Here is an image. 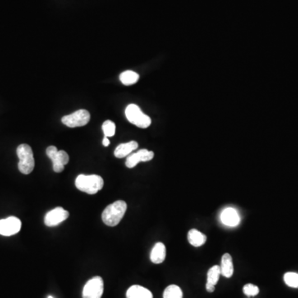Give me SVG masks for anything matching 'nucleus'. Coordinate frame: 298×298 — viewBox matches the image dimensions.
Listing matches in <instances>:
<instances>
[{"label": "nucleus", "instance_id": "obj_22", "mask_svg": "<svg viewBox=\"0 0 298 298\" xmlns=\"http://www.w3.org/2000/svg\"><path fill=\"white\" fill-rule=\"evenodd\" d=\"M243 291L247 296H255L259 293V288L254 284H246L243 288Z\"/></svg>", "mask_w": 298, "mask_h": 298}, {"label": "nucleus", "instance_id": "obj_17", "mask_svg": "<svg viewBox=\"0 0 298 298\" xmlns=\"http://www.w3.org/2000/svg\"><path fill=\"white\" fill-rule=\"evenodd\" d=\"M120 80L123 85L129 86V85H134L139 81V75L133 71H124L120 74Z\"/></svg>", "mask_w": 298, "mask_h": 298}, {"label": "nucleus", "instance_id": "obj_13", "mask_svg": "<svg viewBox=\"0 0 298 298\" xmlns=\"http://www.w3.org/2000/svg\"><path fill=\"white\" fill-rule=\"evenodd\" d=\"M139 147V143L136 141H130L129 143H121L115 148V157L117 158H123L130 155L132 152L136 150Z\"/></svg>", "mask_w": 298, "mask_h": 298}, {"label": "nucleus", "instance_id": "obj_16", "mask_svg": "<svg viewBox=\"0 0 298 298\" xmlns=\"http://www.w3.org/2000/svg\"><path fill=\"white\" fill-rule=\"evenodd\" d=\"M188 241L192 246H202L207 241V236L199 230L192 229L188 233Z\"/></svg>", "mask_w": 298, "mask_h": 298}, {"label": "nucleus", "instance_id": "obj_6", "mask_svg": "<svg viewBox=\"0 0 298 298\" xmlns=\"http://www.w3.org/2000/svg\"><path fill=\"white\" fill-rule=\"evenodd\" d=\"M90 120V114L86 110H79L61 119V122L70 128L82 127Z\"/></svg>", "mask_w": 298, "mask_h": 298}, {"label": "nucleus", "instance_id": "obj_19", "mask_svg": "<svg viewBox=\"0 0 298 298\" xmlns=\"http://www.w3.org/2000/svg\"><path fill=\"white\" fill-rule=\"evenodd\" d=\"M163 298H183V292L178 286L170 285L165 289Z\"/></svg>", "mask_w": 298, "mask_h": 298}, {"label": "nucleus", "instance_id": "obj_11", "mask_svg": "<svg viewBox=\"0 0 298 298\" xmlns=\"http://www.w3.org/2000/svg\"><path fill=\"white\" fill-rule=\"evenodd\" d=\"M221 221L225 226L235 227L240 223V216L236 210L228 207L221 212Z\"/></svg>", "mask_w": 298, "mask_h": 298}, {"label": "nucleus", "instance_id": "obj_20", "mask_svg": "<svg viewBox=\"0 0 298 298\" xmlns=\"http://www.w3.org/2000/svg\"><path fill=\"white\" fill-rule=\"evenodd\" d=\"M284 282L292 288H298V273L296 272H286L284 275Z\"/></svg>", "mask_w": 298, "mask_h": 298}, {"label": "nucleus", "instance_id": "obj_4", "mask_svg": "<svg viewBox=\"0 0 298 298\" xmlns=\"http://www.w3.org/2000/svg\"><path fill=\"white\" fill-rule=\"evenodd\" d=\"M125 115L129 122L141 129L149 127L152 123L151 118L143 113L141 109L134 104H130L126 107Z\"/></svg>", "mask_w": 298, "mask_h": 298}, {"label": "nucleus", "instance_id": "obj_14", "mask_svg": "<svg viewBox=\"0 0 298 298\" xmlns=\"http://www.w3.org/2000/svg\"><path fill=\"white\" fill-rule=\"evenodd\" d=\"M126 297L127 298H153V294L149 290L143 287V286H139V285H134L128 289L126 292Z\"/></svg>", "mask_w": 298, "mask_h": 298}, {"label": "nucleus", "instance_id": "obj_5", "mask_svg": "<svg viewBox=\"0 0 298 298\" xmlns=\"http://www.w3.org/2000/svg\"><path fill=\"white\" fill-rule=\"evenodd\" d=\"M47 155L52 160L53 163V170L55 172L60 173L63 171L66 166L69 162L68 154L65 151L57 150V148L55 146H50L47 148Z\"/></svg>", "mask_w": 298, "mask_h": 298}, {"label": "nucleus", "instance_id": "obj_2", "mask_svg": "<svg viewBox=\"0 0 298 298\" xmlns=\"http://www.w3.org/2000/svg\"><path fill=\"white\" fill-rule=\"evenodd\" d=\"M104 181L98 175H80L75 180L78 190L89 195H95L103 188Z\"/></svg>", "mask_w": 298, "mask_h": 298}, {"label": "nucleus", "instance_id": "obj_7", "mask_svg": "<svg viewBox=\"0 0 298 298\" xmlns=\"http://www.w3.org/2000/svg\"><path fill=\"white\" fill-rule=\"evenodd\" d=\"M104 291L103 280L94 277L89 280L83 289V298H101Z\"/></svg>", "mask_w": 298, "mask_h": 298}, {"label": "nucleus", "instance_id": "obj_1", "mask_svg": "<svg viewBox=\"0 0 298 298\" xmlns=\"http://www.w3.org/2000/svg\"><path fill=\"white\" fill-rule=\"evenodd\" d=\"M127 211V204L125 201L119 200L106 207L101 215L104 223L108 226H116L120 223L125 212Z\"/></svg>", "mask_w": 298, "mask_h": 298}, {"label": "nucleus", "instance_id": "obj_21", "mask_svg": "<svg viewBox=\"0 0 298 298\" xmlns=\"http://www.w3.org/2000/svg\"><path fill=\"white\" fill-rule=\"evenodd\" d=\"M102 130L106 137H113L115 134V124L111 120H106L102 125Z\"/></svg>", "mask_w": 298, "mask_h": 298}, {"label": "nucleus", "instance_id": "obj_15", "mask_svg": "<svg viewBox=\"0 0 298 298\" xmlns=\"http://www.w3.org/2000/svg\"><path fill=\"white\" fill-rule=\"evenodd\" d=\"M221 273L222 276L230 278L234 274V265L232 257L229 254H225L221 258Z\"/></svg>", "mask_w": 298, "mask_h": 298}, {"label": "nucleus", "instance_id": "obj_18", "mask_svg": "<svg viewBox=\"0 0 298 298\" xmlns=\"http://www.w3.org/2000/svg\"><path fill=\"white\" fill-rule=\"evenodd\" d=\"M221 275V268L217 265L213 266L212 268H210L209 271L207 272V284L216 286Z\"/></svg>", "mask_w": 298, "mask_h": 298}, {"label": "nucleus", "instance_id": "obj_8", "mask_svg": "<svg viewBox=\"0 0 298 298\" xmlns=\"http://www.w3.org/2000/svg\"><path fill=\"white\" fill-rule=\"evenodd\" d=\"M21 221L15 216L0 220V235L3 236H11L16 235L21 230Z\"/></svg>", "mask_w": 298, "mask_h": 298}, {"label": "nucleus", "instance_id": "obj_25", "mask_svg": "<svg viewBox=\"0 0 298 298\" xmlns=\"http://www.w3.org/2000/svg\"><path fill=\"white\" fill-rule=\"evenodd\" d=\"M47 298H54V297H53V296H49Z\"/></svg>", "mask_w": 298, "mask_h": 298}, {"label": "nucleus", "instance_id": "obj_3", "mask_svg": "<svg viewBox=\"0 0 298 298\" xmlns=\"http://www.w3.org/2000/svg\"><path fill=\"white\" fill-rule=\"evenodd\" d=\"M17 155L19 159L18 164L19 171L24 175L30 174L35 166L33 150L30 146L28 144H20L17 148Z\"/></svg>", "mask_w": 298, "mask_h": 298}, {"label": "nucleus", "instance_id": "obj_9", "mask_svg": "<svg viewBox=\"0 0 298 298\" xmlns=\"http://www.w3.org/2000/svg\"><path fill=\"white\" fill-rule=\"evenodd\" d=\"M69 217V212L62 207H56L51 210L45 216L44 223L46 226L52 227L56 226L66 221Z\"/></svg>", "mask_w": 298, "mask_h": 298}, {"label": "nucleus", "instance_id": "obj_12", "mask_svg": "<svg viewBox=\"0 0 298 298\" xmlns=\"http://www.w3.org/2000/svg\"><path fill=\"white\" fill-rule=\"evenodd\" d=\"M167 256V249L164 244L161 242L157 243L151 251L150 259L153 263L160 264L163 263Z\"/></svg>", "mask_w": 298, "mask_h": 298}, {"label": "nucleus", "instance_id": "obj_23", "mask_svg": "<svg viewBox=\"0 0 298 298\" xmlns=\"http://www.w3.org/2000/svg\"><path fill=\"white\" fill-rule=\"evenodd\" d=\"M206 289H207V291L208 292H213L215 291V286H212V285H210V284H207L206 285Z\"/></svg>", "mask_w": 298, "mask_h": 298}, {"label": "nucleus", "instance_id": "obj_24", "mask_svg": "<svg viewBox=\"0 0 298 298\" xmlns=\"http://www.w3.org/2000/svg\"><path fill=\"white\" fill-rule=\"evenodd\" d=\"M102 144H103V146H105V147H108L109 144H110V140H109L108 137L105 136L103 140H102Z\"/></svg>", "mask_w": 298, "mask_h": 298}, {"label": "nucleus", "instance_id": "obj_10", "mask_svg": "<svg viewBox=\"0 0 298 298\" xmlns=\"http://www.w3.org/2000/svg\"><path fill=\"white\" fill-rule=\"evenodd\" d=\"M154 157V153L153 151H148L147 149H141L137 153H132L127 157L125 165L128 168H134L139 164V162H149Z\"/></svg>", "mask_w": 298, "mask_h": 298}]
</instances>
